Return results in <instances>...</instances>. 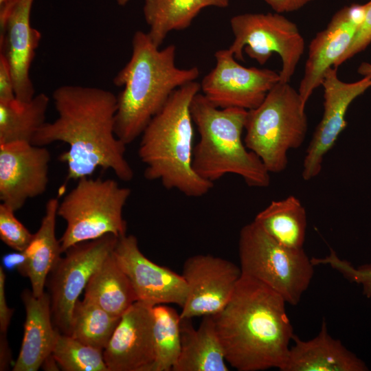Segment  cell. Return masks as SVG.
<instances>
[{
    "mask_svg": "<svg viewBox=\"0 0 371 371\" xmlns=\"http://www.w3.org/2000/svg\"><path fill=\"white\" fill-rule=\"evenodd\" d=\"M181 349L173 371H228L213 315L195 329L192 319L180 317Z\"/></svg>",
    "mask_w": 371,
    "mask_h": 371,
    "instance_id": "cell-21",
    "label": "cell"
},
{
    "mask_svg": "<svg viewBox=\"0 0 371 371\" xmlns=\"http://www.w3.org/2000/svg\"><path fill=\"white\" fill-rule=\"evenodd\" d=\"M286 301L241 274L227 305L213 315L225 360L238 371L283 367L294 337Z\"/></svg>",
    "mask_w": 371,
    "mask_h": 371,
    "instance_id": "cell-2",
    "label": "cell"
},
{
    "mask_svg": "<svg viewBox=\"0 0 371 371\" xmlns=\"http://www.w3.org/2000/svg\"><path fill=\"white\" fill-rule=\"evenodd\" d=\"M371 43V0L367 3L364 19L359 26L349 48L339 59L334 67L337 68L355 54L365 49Z\"/></svg>",
    "mask_w": 371,
    "mask_h": 371,
    "instance_id": "cell-32",
    "label": "cell"
},
{
    "mask_svg": "<svg viewBox=\"0 0 371 371\" xmlns=\"http://www.w3.org/2000/svg\"><path fill=\"white\" fill-rule=\"evenodd\" d=\"M113 234L70 247L50 271L46 284L52 321L62 334L70 335L75 304L89 279L112 252L117 238Z\"/></svg>",
    "mask_w": 371,
    "mask_h": 371,
    "instance_id": "cell-10",
    "label": "cell"
},
{
    "mask_svg": "<svg viewBox=\"0 0 371 371\" xmlns=\"http://www.w3.org/2000/svg\"><path fill=\"white\" fill-rule=\"evenodd\" d=\"M50 153L29 142L0 144V200L14 211L43 194L49 182Z\"/></svg>",
    "mask_w": 371,
    "mask_h": 371,
    "instance_id": "cell-15",
    "label": "cell"
},
{
    "mask_svg": "<svg viewBox=\"0 0 371 371\" xmlns=\"http://www.w3.org/2000/svg\"><path fill=\"white\" fill-rule=\"evenodd\" d=\"M298 91L278 82L262 103L248 110L244 142L271 173L284 171L288 152L299 148L308 130V120Z\"/></svg>",
    "mask_w": 371,
    "mask_h": 371,
    "instance_id": "cell-6",
    "label": "cell"
},
{
    "mask_svg": "<svg viewBox=\"0 0 371 371\" xmlns=\"http://www.w3.org/2000/svg\"><path fill=\"white\" fill-rule=\"evenodd\" d=\"M58 205L56 198L47 201L40 227L24 251L27 257V277L36 297L44 293L47 277L62 253L60 240L55 234Z\"/></svg>",
    "mask_w": 371,
    "mask_h": 371,
    "instance_id": "cell-22",
    "label": "cell"
},
{
    "mask_svg": "<svg viewBox=\"0 0 371 371\" xmlns=\"http://www.w3.org/2000/svg\"><path fill=\"white\" fill-rule=\"evenodd\" d=\"M311 261L315 266L318 265L330 266L347 280L360 284L362 286L363 295L368 298L371 297V265L355 268L350 262L339 258L332 249L328 256L324 258L313 257Z\"/></svg>",
    "mask_w": 371,
    "mask_h": 371,
    "instance_id": "cell-31",
    "label": "cell"
},
{
    "mask_svg": "<svg viewBox=\"0 0 371 371\" xmlns=\"http://www.w3.org/2000/svg\"><path fill=\"white\" fill-rule=\"evenodd\" d=\"M16 99L12 72L5 56L0 54V102Z\"/></svg>",
    "mask_w": 371,
    "mask_h": 371,
    "instance_id": "cell-33",
    "label": "cell"
},
{
    "mask_svg": "<svg viewBox=\"0 0 371 371\" xmlns=\"http://www.w3.org/2000/svg\"><path fill=\"white\" fill-rule=\"evenodd\" d=\"M58 364L53 357L52 354L48 356L42 364V367L45 370H58Z\"/></svg>",
    "mask_w": 371,
    "mask_h": 371,
    "instance_id": "cell-38",
    "label": "cell"
},
{
    "mask_svg": "<svg viewBox=\"0 0 371 371\" xmlns=\"http://www.w3.org/2000/svg\"><path fill=\"white\" fill-rule=\"evenodd\" d=\"M190 111L199 134L192 159L193 168L199 177L214 183L234 174L251 187L269 186L270 172L242 138L247 110L218 108L198 93L191 102Z\"/></svg>",
    "mask_w": 371,
    "mask_h": 371,
    "instance_id": "cell-5",
    "label": "cell"
},
{
    "mask_svg": "<svg viewBox=\"0 0 371 371\" xmlns=\"http://www.w3.org/2000/svg\"><path fill=\"white\" fill-rule=\"evenodd\" d=\"M84 300L121 317L137 301L131 283L112 252L89 279Z\"/></svg>",
    "mask_w": 371,
    "mask_h": 371,
    "instance_id": "cell-24",
    "label": "cell"
},
{
    "mask_svg": "<svg viewBox=\"0 0 371 371\" xmlns=\"http://www.w3.org/2000/svg\"><path fill=\"white\" fill-rule=\"evenodd\" d=\"M132 47L129 61L113 78L115 86L123 87L116 95L115 133L126 145L141 136L178 88L199 76L196 67L176 65L175 45L160 49L148 33L135 32Z\"/></svg>",
    "mask_w": 371,
    "mask_h": 371,
    "instance_id": "cell-3",
    "label": "cell"
},
{
    "mask_svg": "<svg viewBox=\"0 0 371 371\" xmlns=\"http://www.w3.org/2000/svg\"><path fill=\"white\" fill-rule=\"evenodd\" d=\"M25 309L24 333L14 371H36L52 353L59 331L52 316L48 293L36 297L32 291L25 290L21 295Z\"/></svg>",
    "mask_w": 371,
    "mask_h": 371,
    "instance_id": "cell-20",
    "label": "cell"
},
{
    "mask_svg": "<svg viewBox=\"0 0 371 371\" xmlns=\"http://www.w3.org/2000/svg\"><path fill=\"white\" fill-rule=\"evenodd\" d=\"M52 354L64 371H109L102 350L60 332Z\"/></svg>",
    "mask_w": 371,
    "mask_h": 371,
    "instance_id": "cell-29",
    "label": "cell"
},
{
    "mask_svg": "<svg viewBox=\"0 0 371 371\" xmlns=\"http://www.w3.org/2000/svg\"><path fill=\"white\" fill-rule=\"evenodd\" d=\"M3 265L10 270H17L27 277V257L24 251H17L5 254L2 259Z\"/></svg>",
    "mask_w": 371,
    "mask_h": 371,
    "instance_id": "cell-35",
    "label": "cell"
},
{
    "mask_svg": "<svg viewBox=\"0 0 371 371\" xmlns=\"http://www.w3.org/2000/svg\"><path fill=\"white\" fill-rule=\"evenodd\" d=\"M241 274L239 267L220 257L199 254L188 258L181 274L188 292L180 317L192 319L220 312L231 299Z\"/></svg>",
    "mask_w": 371,
    "mask_h": 371,
    "instance_id": "cell-12",
    "label": "cell"
},
{
    "mask_svg": "<svg viewBox=\"0 0 371 371\" xmlns=\"http://www.w3.org/2000/svg\"><path fill=\"white\" fill-rule=\"evenodd\" d=\"M153 306L136 301L120 317L103 350L109 371H151L155 358Z\"/></svg>",
    "mask_w": 371,
    "mask_h": 371,
    "instance_id": "cell-18",
    "label": "cell"
},
{
    "mask_svg": "<svg viewBox=\"0 0 371 371\" xmlns=\"http://www.w3.org/2000/svg\"><path fill=\"white\" fill-rule=\"evenodd\" d=\"M214 56L215 67L200 86L202 94L218 108L255 109L280 80L279 74L271 69L241 65L228 49L218 50Z\"/></svg>",
    "mask_w": 371,
    "mask_h": 371,
    "instance_id": "cell-11",
    "label": "cell"
},
{
    "mask_svg": "<svg viewBox=\"0 0 371 371\" xmlns=\"http://www.w3.org/2000/svg\"><path fill=\"white\" fill-rule=\"evenodd\" d=\"M238 255L243 275L267 285L291 305L300 302L314 275L315 265L304 249L279 244L254 221L240 231Z\"/></svg>",
    "mask_w": 371,
    "mask_h": 371,
    "instance_id": "cell-8",
    "label": "cell"
},
{
    "mask_svg": "<svg viewBox=\"0 0 371 371\" xmlns=\"http://www.w3.org/2000/svg\"><path fill=\"white\" fill-rule=\"evenodd\" d=\"M52 98L58 117L45 122L32 144L62 142L69 146L58 158L67 165L66 180L90 177L100 168L111 170L122 181H131L134 173L126 159V144L115 133L117 96L98 87L63 85Z\"/></svg>",
    "mask_w": 371,
    "mask_h": 371,
    "instance_id": "cell-1",
    "label": "cell"
},
{
    "mask_svg": "<svg viewBox=\"0 0 371 371\" xmlns=\"http://www.w3.org/2000/svg\"><path fill=\"white\" fill-rule=\"evenodd\" d=\"M49 98L38 93L27 102L16 99L0 102V144L12 142L32 143L45 124Z\"/></svg>",
    "mask_w": 371,
    "mask_h": 371,
    "instance_id": "cell-26",
    "label": "cell"
},
{
    "mask_svg": "<svg viewBox=\"0 0 371 371\" xmlns=\"http://www.w3.org/2000/svg\"><path fill=\"white\" fill-rule=\"evenodd\" d=\"M113 254L128 278L137 301L154 306L175 304L183 306L188 289L182 275L146 258L135 236L119 237Z\"/></svg>",
    "mask_w": 371,
    "mask_h": 371,
    "instance_id": "cell-16",
    "label": "cell"
},
{
    "mask_svg": "<svg viewBox=\"0 0 371 371\" xmlns=\"http://www.w3.org/2000/svg\"><path fill=\"white\" fill-rule=\"evenodd\" d=\"M5 336H0V370H5L11 360L10 350Z\"/></svg>",
    "mask_w": 371,
    "mask_h": 371,
    "instance_id": "cell-37",
    "label": "cell"
},
{
    "mask_svg": "<svg viewBox=\"0 0 371 371\" xmlns=\"http://www.w3.org/2000/svg\"><path fill=\"white\" fill-rule=\"evenodd\" d=\"M7 0H0V5L3 4Z\"/></svg>",
    "mask_w": 371,
    "mask_h": 371,
    "instance_id": "cell-41",
    "label": "cell"
},
{
    "mask_svg": "<svg viewBox=\"0 0 371 371\" xmlns=\"http://www.w3.org/2000/svg\"><path fill=\"white\" fill-rule=\"evenodd\" d=\"M33 2L7 0L0 5V54L10 66L16 99L23 102L35 95L30 70L41 38L30 23Z\"/></svg>",
    "mask_w": 371,
    "mask_h": 371,
    "instance_id": "cell-14",
    "label": "cell"
},
{
    "mask_svg": "<svg viewBox=\"0 0 371 371\" xmlns=\"http://www.w3.org/2000/svg\"><path fill=\"white\" fill-rule=\"evenodd\" d=\"M230 25L234 39L228 49L237 60L244 61V50L262 65L276 53L282 60L279 81L289 82L305 47L295 23L275 12L238 14Z\"/></svg>",
    "mask_w": 371,
    "mask_h": 371,
    "instance_id": "cell-9",
    "label": "cell"
},
{
    "mask_svg": "<svg viewBox=\"0 0 371 371\" xmlns=\"http://www.w3.org/2000/svg\"><path fill=\"white\" fill-rule=\"evenodd\" d=\"M357 72L364 76H371V63L363 62L357 69Z\"/></svg>",
    "mask_w": 371,
    "mask_h": 371,
    "instance_id": "cell-39",
    "label": "cell"
},
{
    "mask_svg": "<svg viewBox=\"0 0 371 371\" xmlns=\"http://www.w3.org/2000/svg\"><path fill=\"white\" fill-rule=\"evenodd\" d=\"M229 3V0H144L143 13L149 27L147 33L159 47L168 33L188 27L203 8H224Z\"/></svg>",
    "mask_w": 371,
    "mask_h": 371,
    "instance_id": "cell-23",
    "label": "cell"
},
{
    "mask_svg": "<svg viewBox=\"0 0 371 371\" xmlns=\"http://www.w3.org/2000/svg\"><path fill=\"white\" fill-rule=\"evenodd\" d=\"M5 276L2 266L0 267V332L1 335H6L13 309L8 307L5 296Z\"/></svg>",
    "mask_w": 371,
    "mask_h": 371,
    "instance_id": "cell-34",
    "label": "cell"
},
{
    "mask_svg": "<svg viewBox=\"0 0 371 371\" xmlns=\"http://www.w3.org/2000/svg\"><path fill=\"white\" fill-rule=\"evenodd\" d=\"M315 0H265L278 13L283 14L298 10Z\"/></svg>",
    "mask_w": 371,
    "mask_h": 371,
    "instance_id": "cell-36",
    "label": "cell"
},
{
    "mask_svg": "<svg viewBox=\"0 0 371 371\" xmlns=\"http://www.w3.org/2000/svg\"><path fill=\"white\" fill-rule=\"evenodd\" d=\"M201 90L196 81L178 88L141 135L138 148L146 166L144 177L157 180L167 190L189 197H201L214 183L199 177L192 166L194 122L191 102Z\"/></svg>",
    "mask_w": 371,
    "mask_h": 371,
    "instance_id": "cell-4",
    "label": "cell"
},
{
    "mask_svg": "<svg viewBox=\"0 0 371 371\" xmlns=\"http://www.w3.org/2000/svg\"><path fill=\"white\" fill-rule=\"evenodd\" d=\"M120 319V317L109 313L93 302L78 300L72 312L69 335L103 350Z\"/></svg>",
    "mask_w": 371,
    "mask_h": 371,
    "instance_id": "cell-27",
    "label": "cell"
},
{
    "mask_svg": "<svg viewBox=\"0 0 371 371\" xmlns=\"http://www.w3.org/2000/svg\"><path fill=\"white\" fill-rule=\"evenodd\" d=\"M322 85L324 112L303 161L302 177L306 181L320 173L324 156L347 126L346 115L349 106L371 87V76H364L354 82H345L339 78L337 68L332 67L326 72Z\"/></svg>",
    "mask_w": 371,
    "mask_h": 371,
    "instance_id": "cell-13",
    "label": "cell"
},
{
    "mask_svg": "<svg viewBox=\"0 0 371 371\" xmlns=\"http://www.w3.org/2000/svg\"><path fill=\"white\" fill-rule=\"evenodd\" d=\"M131 190L112 179L83 177L59 202L58 216L67 227L60 239L62 253L70 247L106 234H126L124 207Z\"/></svg>",
    "mask_w": 371,
    "mask_h": 371,
    "instance_id": "cell-7",
    "label": "cell"
},
{
    "mask_svg": "<svg viewBox=\"0 0 371 371\" xmlns=\"http://www.w3.org/2000/svg\"><path fill=\"white\" fill-rule=\"evenodd\" d=\"M155 358L151 371H170L181 349L180 313L166 305L153 307Z\"/></svg>",
    "mask_w": 371,
    "mask_h": 371,
    "instance_id": "cell-28",
    "label": "cell"
},
{
    "mask_svg": "<svg viewBox=\"0 0 371 371\" xmlns=\"http://www.w3.org/2000/svg\"><path fill=\"white\" fill-rule=\"evenodd\" d=\"M255 221L279 244L292 249H303L307 227L304 207L294 196L273 201L258 212Z\"/></svg>",
    "mask_w": 371,
    "mask_h": 371,
    "instance_id": "cell-25",
    "label": "cell"
},
{
    "mask_svg": "<svg viewBox=\"0 0 371 371\" xmlns=\"http://www.w3.org/2000/svg\"><path fill=\"white\" fill-rule=\"evenodd\" d=\"M15 211L1 203L0 238L8 247L17 251H24L33 234L17 219Z\"/></svg>",
    "mask_w": 371,
    "mask_h": 371,
    "instance_id": "cell-30",
    "label": "cell"
},
{
    "mask_svg": "<svg viewBox=\"0 0 371 371\" xmlns=\"http://www.w3.org/2000/svg\"><path fill=\"white\" fill-rule=\"evenodd\" d=\"M131 0H116L117 3L120 5H125Z\"/></svg>",
    "mask_w": 371,
    "mask_h": 371,
    "instance_id": "cell-40",
    "label": "cell"
},
{
    "mask_svg": "<svg viewBox=\"0 0 371 371\" xmlns=\"http://www.w3.org/2000/svg\"><path fill=\"white\" fill-rule=\"evenodd\" d=\"M366 9L367 3L341 8L311 41L304 76L297 90L305 106L315 89L322 85L327 70L334 67L349 48L364 19Z\"/></svg>",
    "mask_w": 371,
    "mask_h": 371,
    "instance_id": "cell-17",
    "label": "cell"
},
{
    "mask_svg": "<svg viewBox=\"0 0 371 371\" xmlns=\"http://www.w3.org/2000/svg\"><path fill=\"white\" fill-rule=\"evenodd\" d=\"M280 371H367L366 363L328 333L323 319L318 335L309 340L293 338Z\"/></svg>",
    "mask_w": 371,
    "mask_h": 371,
    "instance_id": "cell-19",
    "label": "cell"
}]
</instances>
